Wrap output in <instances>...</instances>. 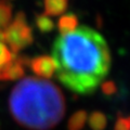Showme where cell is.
Wrapping results in <instances>:
<instances>
[{
  "label": "cell",
  "instance_id": "obj_1",
  "mask_svg": "<svg viewBox=\"0 0 130 130\" xmlns=\"http://www.w3.org/2000/svg\"><path fill=\"white\" fill-rule=\"evenodd\" d=\"M56 78L81 95L92 94L111 68L112 56L104 37L88 26L60 35L52 48Z\"/></svg>",
  "mask_w": 130,
  "mask_h": 130
},
{
  "label": "cell",
  "instance_id": "obj_2",
  "mask_svg": "<svg viewBox=\"0 0 130 130\" xmlns=\"http://www.w3.org/2000/svg\"><path fill=\"white\" fill-rule=\"evenodd\" d=\"M12 117L29 130H49L65 114V99L55 84L38 77H24L12 89L9 98Z\"/></svg>",
  "mask_w": 130,
  "mask_h": 130
},
{
  "label": "cell",
  "instance_id": "obj_3",
  "mask_svg": "<svg viewBox=\"0 0 130 130\" xmlns=\"http://www.w3.org/2000/svg\"><path fill=\"white\" fill-rule=\"evenodd\" d=\"M3 32V42L8 43V48L13 54L30 46L34 41L32 30L26 22V16L23 12H19L14 20L8 25Z\"/></svg>",
  "mask_w": 130,
  "mask_h": 130
},
{
  "label": "cell",
  "instance_id": "obj_4",
  "mask_svg": "<svg viewBox=\"0 0 130 130\" xmlns=\"http://www.w3.org/2000/svg\"><path fill=\"white\" fill-rule=\"evenodd\" d=\"M30 60L27 56L13 54L11 61L2 67L0 80H18L24 76V67L29 65Z\"/></svg>",
  "mask_w": 130,
  "mask_h": 130
},
{
  "label": "cell",
  "instance_id": "obj_5",
  "mask_svg": "<svg viewBox=\"0 0 130 130\" xmlns=\"http://www.w3.org/2000/svg\"><path fill=\"white\" fill-rule=\"evenodd\" d=\"M29 66L38 78L49 79L55 74V63L50 55H39L31 59Z\"/></svg>",
  "mask_w": 130,
  "mask_h": 130
},
{
  "label": "cell",
  "instance_id": "obj_6",
  "mask_svg": "<svg viewBox=\"0 0 130 130\" xmlns=\"http://www.w3.org/2000/svg\"><path fill=\"white\" fill-rule=\"evenodd\" d=\"M68 0H43L44 14L48 16H61L67 9Z\"/></svg>",
  "mask_w": 130,
  "mask_h": 130
},
{
  "label": "cell",
  "instance_id": "obj_7",
  "mask_svg": "<svg viewBox=\"0 0 130 130\" xmlns=\"http://www.w3.org/2000/svg\"><path fill=\"white\" fill-rule=\"evenodd\" d=\"M77 27H78V18L73 13L61 15V18L58 21V28L61 35L74 31Z\"/></svg>",
  "mask_w": 130,
  "mask_h": 130
},
{
  "label": "cell",
  "instance_id": "obj_8",
  "mask_svg": "<svg viewBox=\"0 0 130 130\" xmlns=\"http://www.w3.org/2000/svg\"><path fill=\"white\" fill-rule=\"evenodd\" d=\"M12 5L9 0H0V29L5 28L11 23Z\"/></svg>",
  "mask_w": 130,
  "mask_h": 130
},
{
  "label": "cell",
  "instance_id": "obj_9",
  "mask_svg": "<svg viewBox=\"0 0 130 130\" xmlns=\"http://www.w3.org/2000/svg\"><path fill=\"white\" fill-rule=\"evenodd\" d=\"M88 115L85 111H77L71 116L67 124L68 130H81L87 123Z\"/></svg>",
  "mask_w": 130,
  "mask_h": 130
},
{
  "label": "cell",
  "instance_id": "obj_10",
  "mask_svg": "<svg viewBox=\"0 0 130 130\" xmlns=\"http://www.w3.org/2000/svg\"><path fill=\"white\" fill-rule=\"evenodd\" d=\"M88 124L92 130H104L106 127V117L101 112H93L89 116Z\"/></svg>",
  "mask_w": 130,
  "mask_h": 130
},
{
  "label": "cell",
  "instance_id": "obj_11",
  "mask_svg": "<svg viewBox=\"0 0 130 130\" xmlns=\"http://www.w3.org/2000/svg\"><path fill=\"white\" fill-rule=\"evenodd\" d=\"M35 22L38 29L41 32H44V34L52 31L54 28V22L52 21L50 16H48L46 14H38Z\"/></svg>",
  "mask_w": 130,
  "mask_h": 130
},
{
  "label": "cell",
  "instance_id": "obj_12",
  "mask_svg": "<svg viewBox=\"0 0 130 130\" xmlns=\"http://www.w3.org/2000/svg\"><path fill=\"white\" fill-rule=\"evenodd\" d=\"M13 53L10 51V49L6 46V43L0 42V67H3L11 61Z\"/></svg>",
  "mask_w": 130,
  "mask_h": 130
},
{
  "label": "cell",
  "instance_id": "obj_13",
  "mask_svg": "<svg viewBox=\"0 0 130 130\" xmlns=\"http://www.w3.org/2000/svg\"><path fill=\"white\" fill-rule=\"evenodd\" d=\"M115 130H130V116H118L115 124Z\"/></svg>",
  "mask_w": 130,
  "mask_h": 130
},
{
  "label": "cell",
  "instance_id": "obj_14",
  "mask_svg": "<svg viewBox=\"0 0 130 130\" xmlns=\"http://www.w3.org/2000/svg\"><path fill=\"white\" fill-rule=\"evenodd\" d=\"M114 87V85L112 81H107V83H104L102 84V89H103V91L105 93H107V94H111V93H113L114 91V89L115 88H113Z\"/></svg>",
  "mask_w": 130,
  "mask_h": 130
},
{
  "label": "cell",
  "instance_id": "obj_15",
  "mask_svg": "<svg viewBox=\"0 0 130 130\" xmlns=\"http://www.w3.org/2000/svg\"><path fill=\"white\" fill-rule=\"evenodd\" d=\"M0 42H3V32L2 29H0ZM5 43V42H3Z\"/></svg>",
  "mask_w": 130,
  "mask_h": 130
}]
</instances>
